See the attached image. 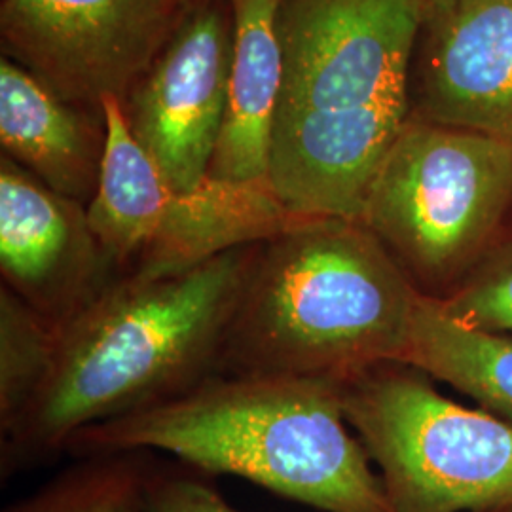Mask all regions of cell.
<instances>
[{
	"label": "cell",
	"mask_w": 512,
	"mask_h": 512,
	"mask_svg": "<svg viewBox=\"0 0 512 512\" xmlns=\"http://www.w3.org/2000/svg\"><path fill=\"white\" fill-rule=\"evenodd\" d=\"M262 243V241H260ZM258 243L160 279H118L59 327L54 370L2 437V478L67 450L74 433L219 376L224 336Z\"/></svg>",
	"instance_id": "1"
},
{
	"label": "cell",
	"mask_w": 512,
	"mask_h": 512,
	"mask_svg": "<svg viewBox=\"0 0 512 512\" xmlns=\"http://www.w3.org/2000/svg\"><path fill=\"white\" fill-rule=\"evenodd\" d=\"M340 384L213 376L183 395L74 433L76 458L156 450L198 473L247 478L323 512H393Z\"/></svg>",
	"instance_id": "2"
},
{
	"label": "cell",
	"mask_w": 512,
	"mask_h": 512,
	"mask_svg": "<svg viewBox=\"0 0 512 512\" xmlns=\"http://www.w3.org/2000/svg\"><path fill=\"white\" fill-rule=\"evenodd\" d=\"M420 294L363 222L298 220L258 243L219 376L340 382L403 361Z\"/></svg>",
	"instance_id": "3"
},
{
	"label": "cell",
	"mask_w": 512,
	"mask_h": 512,
	"mask_svg": "<svg viewBox=\"0 0 512 512\" xmlns=\"http://www.w3.org/2000/svg\"><path fill=\"white\" fill-rule=\"evenodd\" d=\"M511 220V143L408 114L359 222L420 296L444 300Z\"/></svg>",
	"instance_id": "4"
},
{
	"label": "cell",
	"mask_w": 512,
	"mask_h": 512,
	"mask_svg": "<svg viewBox=\"0 0 512 512\" xmlns=\"http://www.w3.org/2000/svg\"><path fill=\"white\" fill-rule=\"evenodd\" d=\"M403 361L340 380L349 427L393 512H478L512 503V423L442 395Z\"/></svg>",
	"instance_id": "5"
},
{
	"label": "cell",
	"mask_w": 512,
	"mask_h": 512,
	"mask_svg": "<svg viewBox=\"0 0 512 512\" xmlns=\"http://www.w3.org/2000/svg\"><path fill=\"white\" fill-rule=\"evenodd\" d=\"M103 109L109 143L88 219L116 281L183 274L308 219L291 213L268 183L207 179L175 190L131 137L120 99L107 97Z\"/></svg>",
	"instance_id": "6"
},
{
	"label": "cell",
	"mask_w": 512,
	"mask_h": 512,
	"mask_svg": "<svg viewBox=\"0 0 512 512\" xmlns=\"http://www.w3.org/2000/svg\"><path fill=\"white\" fill-rule=\"evenodd\" d=\"M420 25L416 0H279L283 90L275 128L308 116L408 103Z\"/></svg>",
	"instance_id": "7"
},
{
	"label": "cell",
	"mask_w": 512,
	"mask_h": 512,
	"mask_svg": "<svg viewBox=\"0 0 512 512\" xmlns=\"http://www.w3.org/2000/svg\"><path fill=\"white\" fill-rule=\"evenodd\" d=\"M190 10L165 0H2V55L63 101L103 109L128 95Z\"/></svg>",
	"instance_id": "8"
},
{
	"label": "cell",
	"mask_w": 512,
	"mask_h": 512,
	"mask_svg": "<svg viewBox=\"0 0 512 512\" xmlns=\"http://www.w3.org/2000/svg\"><path fill=\"white\" fill-rule=\"evenodd\" d=\"M232 48V0H202L120 101L131 137L179 192L209 179L228 103Z\"/></svg>",
	"instance_id": "9"
},
{
	"label": "cell",
	"mask_w": 512,
	"mask_h": 512,
	"mask_svg": "<svg viewBox=\"0 0 512 512\" xmlns=\"http://www.w3.org/2000/svg\"><path fill=\"white\" fill-rule=\"evenodd\" d=\"M408 109L512 145V0H446L421 14Z\"/></svg>",
	"instance_id": "10"
},
{
	"label": "cell",
	"mask_w": 512,
	"mask_h": 512,
	"mask_svg": "<svg viewBox=\"0 0 512 512\" xmlns=\"http://www.w3.org/2000/svg\"><path fill=\"white\" fill-rule=\"evenodd\" d=\"M2 285L57 327L116 281L93 234L88 207L0 156Z\"/></svg>",
	"instance_id": "11"
},
{
	"label": "cell",
	"mask_w": 512,
	"mask_h": 512,
	"mask_svg": "<svg viewBox=\"0 0 512 512\" xmlns=\"http://www.w3.org/2000/svg\"><path fill=\"white\" fill-rule=\"evenodd\" d=\"M107 143L105 109L63 101L2 55L0 145L4 156L57 194L88 207L101 184Z\"/></svg>",
	"instance_id": "12"
},
{
	"label": "cell",
	"mask_w": 512,
	"mask_h": 512,
	"mask_svg": "<svg viewBox=\"0 0 512 512\" xmlns=\"http://www.w3.org/2000/svg\"><path fill=\"white\" fill-rule=\"evenodd\" d=\"M277 2L232 0L234 48L226 114L209 167L213 181L268 183L275 116L283 90Z\"/></svg>",
	"instance_id": "13"
},
{
	"label": "cell",
	"mask_w": 512,
	"mask_h": 512,
	"mask_svg": "<svg viewBox=\"0 0 512 512\" xmlns=\"http://www.w3.org/2000/svg\"><path fill=\"white\" fill-rule=\"evenodd\" d=\"M403 363L512 423V332L469 329L420 296Z\"/></svg>",
	"instance_id": "14"
},
{
	"label": "cell",
	"mask_w": 512,
	"mask_h": 512,
	"mask_svg": "<svg viewBox=\"0 0 512 512\" xmlns=\"http://www.w3.org/2000/svg\"><path fill=\"white\" fill-rule=\"evenodd\" d=\"M154 469L143 452L80 458L4 512H150Z\"/></svg>",
	"instance_id": "15"
},
{
	"label": "cell",
	"mask_w": 512,
	"mask_h": 512,
	"mask_svg": "<svg viewBox=\"0 0 512 512\" xmlns=\"http://www.w3.org/2000/svg\"><path fill=\"white\" fill-rule=\"evenodd\" d=\"M59 327L0 287V435L6 437L54 370Z\"/></svg>",
	"instance_id": "16"
},
{
	"label": "cell",
	"mask_w": 512,
	"mask_h": 512,
	"mask_svg": "<svg viewBox=\"0 0 512 512\" xmlns=\"http://www.w3.org/2000/svg\"><path fill=\"white\" fill-rule=\"evenodd\" d=\"M435 302L463 327L512 332V220L458 289Z\"/></svg>",
	"instance_id": "17"
},
{
	"label": "cell",
	"mask_w": 512,
	"mask_h": 512,
	"mask_svg": "<svg viewBox=\"0 0 512 512\" xmlns=\"http://www.w3.org/2000/svg\"><path fill=\"white\" fill-rule=\"evenodd\" d=\"M148 507L150 512H239L198 471L179 473L160 467L150 478Z\"/></svg>",
	"instance_id": "18"
},
{
	"label": "cell",
	"mask_w": 512,
	"mask_h": 512,
	"mask_svg": "<svg viewBox=\"0 0 512 512\" xmlns=\"http://www.w3.org/2000/svg\"><path fill=\"white\" fill-rule=\"evenodd\" d=\"M416 2L420 4L421 14H425V12H429V10L437 8L440 4H444L446 0H416Z\"/></svg>",
	"instance_id": "19"
},
{
	"label": "cell",
	"mask_w": 512,
	"mask_h": 512,
	"mask_svg": "<svg viewBox=\"0 0 512 512\" xmlns=\"http://www.w3.org/2000/svg\"><path fill=\"white\" fill-rule=\"evenodd\" d=\"M165 2H171V4H177V6H181V8H194L198 2H202V0H165Z\"/></svg>",
	"instance_id": "20"
},
{
	"label": "cell",
	"mask_w": 512,
	"mask_h": 512,
	"mask_svg": "<svg viewBox=\"0 0 512 512\" xmlns=\"http://www.w3.org/2000/svg\"><path fill=\"white\" fill-rule=\"evenodd\" d=\"M478 512H512V503L511 505H501V507H494V509H486V511Z\"/></svg>",
	"instance_id": "21"
}]
</instances>
